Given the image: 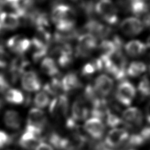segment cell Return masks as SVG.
I'll list each match as a JSON object with an SVG mask.
<instances>
[{"label":"cell","mask_w":150,"mask_h":150,"mask_svg":"<svg viewBox=\"0 0 150 150\" xmlns=\"http://www.w3.org/2000/svg\"><path fill=\"white\" fill-rule=\"evenodd\" d=\"M35 150H53V148L50 144L42 142L38 145Z\"/></svg>","instance_id":"35"},{"label":"cell","mask_w":150,"mask_h":150,"mask_svg":"<svg viewBox=\"0 0 150 150\" xmlns=\"http://www.w3.org/2000/svg\"><path fill=\"white\" fill-rule=\"evenodd\" d=\"M9 55L6 47L0 43V69H4L9 66Z\"/></svg>","instance_id":"31"},{"label":"cell","mask_w":150,"mask_h":150,"mask_svg":"<svg viewBox=\"0 0 150 150\" xmlns=\"http://www.w3.org/2000/svg\"><path fill=\"white\" fill-rule=\"evenodd\" d=\"M33 104L39 108H45L50 103L49 97L45 91H40L34 97Z\"/></svg>","instance_id":"29"},{"label":"cell","mask_w":150,"mask_h":150,"mask_svg":"<svg viewBox=\"0 0 150 150\" xmlns=\"http://www.w3.org/2000/svg\"><path fill=\"white\" fill-rule=\"evenodd\" d=\"M144 26L142 21L135 17L125 18L120 24L121 32L128 36H134L141 33Z\"/></svg>","instance_id":"10"},{"label":"cell","mask_w":150,"mask_h":150,"mask_svg":"<svg viewBox=\"0 0 150 150\" xmlns=\"http://www.w3.org/2000/svg\"><path fill=\"white\" fill-rule=\"evenodd\" d=\"M144 142L145 141L140 134L132 135L128 140V145L131 146H138Z\"/></svg>","instance_id":"32"},{"label":"cell","mask_w":150,"mask_h":150,"mask_svg":"<svg viewBox=\"0 0 150 150\" xmlns=\"http://www.w3.org/2000/svg\"><path fill=\"white\" fill-rule=\"evenodd\" d=\"M80 30V34L88 33L94 35L97 39H105L110 35L112 30L94 18L89 19Z\"/></svg>","instance_id":"5"},{"label":"cell","mask_w":150,"mask_h":150,"mask_svg":"<svg viewBox=\"0 0 150 150\" xmlns=\"http://www.w3.org/2000/svg\"><path fill=\"white\" fill-rule=\"evenodd\" d=\"M2 104H3V102H2V100L0 99V110L1 109V108H2Z\"/></svg>","instance_id":"39"},{"label":"cell","mask_w":150,"mask_h":150,"mask_svg":"<svg viewBox=\"0 0 150 150\" xmlns=\"http://www.w3.org/2000/svg\"><path fill=\"white\" fill-rule=\"evenodd\" d=\"M77 10L63 2L52 5L50 18L56 30L66 31L76 28Z\"/></svg>","instance_id":"1"},{"label":"cell","mask_w":150,"mask_h":150,"mask_svg":"<svg viewBox=\"0 0 150 150\" xmlns=\"http://www.w3.org/2000/svg\"><path fill=\"white\" fill-rule=\"evenodd\" d=\"M125 50L131 57H138L145 53L147 49L146 45L138 40H132L124 45Z\"/></svg>","instance_id":"20"},{"label":"cell","mask_w":150,"mask_h":150,"mask_svg":"<svg viewBox=\"0 0 150 150\" xmlns=\"http://www.w3.org/2000/svg\"><path fill=\"white\" fill-rule=\"evenodd\" d=\"M129 150H135V149H129Z\"/></svg>","instance_id":"43"},{"label":"cell","mask_w":150,"mask_h":150,"mask_svg":"<svg viewBox=\"0 0 150 150\" xmlns=\"http://www.w3.org/2000/svg\"><path fill=\"white\" fill-rule=\"evenodd\" d=\"M4 29H3V28L2 27V26H1V23H0V38H1V36L3 35V33H4Z\"/></svg>","instance_id":"38"},{"label":"cell","mask_w":150,"mask_h":150,"mask_svg":"<svg viewBox=\"0 0 150 150\" xmlns=\"http://www.w3.org/2000/svg\"><path fill=\"white\" fill-rule=\"evenodd\" d=\"M95 11L107 23L114 25L118 23V9L111 0H100L95 5Z\"/></svg>","instance_id":"4"},{"label":"cell","mask_w":150,"mask_h":150,"mask_svg":"<svg viewBox=\"0 0 150 150\" xmlns=\"http://www.w3.org/2000/svg\"><path fill=\"white\" fill-rule=\"evenodd\" d=\"M105 120L107 125L112 128L117 127L120 125L122 122H124L116 114L112 113L110 109L105 115Z\"/></svg>","instance_id":"30"},{"label":"cell","mask_w":150,"mask_h":150,"mask_svg":"<svg viewBox=\"0 0 150 150\" xmlns=\"http://www.w3.org/2000/svg\"><path fill=\"white\" fill-rule=\"evenodd\" d=\"M43 91L53 96L60 95L63 89L61 84V79L59 77H52V79L47 83L45 84L43 87Z\"/></svg>","instance_id":"24"},{"label":"cell","mask_w":150,"mask_h":150,"mask_svg":"<svg viewBox=\"0 0 150 150\" xmlns=\"http://www.w3.org/2000/svg\"><path fill=\"white\" fill-rule=\"evenodd\" d=\"M86 101L82 96L78 97L71 105V118L75 121H83L89 114V110L86 105Z\"/></svg>","instance_id":"15"},{"label":"cell","mask_w":150,"mask_h":150,"mask_svg":"<svg viewBox=\"0 0 150 150\" xmlns=\"http://www.w3.org/2000/svg\"><path fill=\"white\" fill-rule=\"evenodd\" d=\"M27 124L37 127L45 132L48 127L47 118L43 111L38 108H31L28 113Z\"/></svg>","instance_id":"11"},{"label":"cell","mask_w":150,"mask_h":150,"mask_svg":"<svg viewBox=\"0 0 150 150\" xmlns=\"http://www.w3.org/2000/svg\"><path fill=\"white\" fill-rule=\"evenodd\" d=\"M10 87V83L6 75L0 73V92H6Z\"/></svg>","instance_id":"33"},{"label":"cell","mask_w":150,"mask_h":150,"mask_svg":"<svg viewBox=\"0 0 150 150\" xmlns=\"http://www.w3.org/2000/svg\"><path fill=\"white\" fill-rule=\"evenodd\" d=\"M84 129L91 137L95 139H100L105 132V125L98 118L92 117L86 120L84 124Z\"/></svg>","instance_id":"13"},{"label":"cell","mask_w":150,"mask_h":150,"mask_svg":"<svg viewBox=\"0 0 150 150\" xmlns=\"http://www.w3.org/2000/svg\"><path fill=\"white\" fill-rule=\"evenodd\" d=\"M128 138V132L123 128H116L110 130L107 134L105 142V144L111 148L121 146Z\"/></svg>","instance_id":"12"},{"label":"cell","mask_w":150,"mask_h":150,"mask_svg":"<svg viewBox=\"0 0 150 150\" xmlns=\"http://www.w3.org/2000/svg\"><path fill=\"white\" fill-rule=\"evenodd\" d=\"M4 122L5 125L12 129H18L21 125V118L15 110H6L4 115Z\"/></svg>","instance_id":"22"},{"label":"cell","mask_w":150,"mask_h":150,"mask_svg":"<svg viewBox=\"0 0 150 150\" xmlns=\"http://www.w3.org/2000/svg\"><path fill=\"white\" fill-rule=\"evenodd\" d=\"M146 47L150 48V35L148 37V39L146 40Z\"/></svg>","instance_id":"37"},{"label":"cell","mask_w":150,"mask_h":150,"mask_svg":"<svg viewBox=\"0 0 150 150\" xmlns=\"http://www.w3.org/2000/svg\"><path fill=\"white\" fill-rule=\"evenodd\" d=\"M149 74H150V63H149Z\"/></svg>","instance_id":"40"},{"label":"cell","mask_w":150,"mask_h":150,"mask_svg":"<svg viewBox=\"0 0 150 150\" xmlns=\"http://www.w3.org/2000/svg\"><path fill=\"white\" fill-rule=\"evenodd\" d=\"M49 52L57 60V64L62 68L69 67L73 60V49L70 43H55Z\"/></svg>","instance_id":"2"},{"label":"cell","mask_w":150,"mask_h":150,"mask_svg":"<svg viewBox=\"0 0 150 150\" xmlns=\"http://www.w3.org/2000/svg\"><path fill=\"white\" fill-rule=\"evenodd\" d=\"M77 9L88 17L89 19L94 18L93 17L96 13L95 5L91 0H84L80 2L78 4Z\"/></svg>","instance_id":"27"},{"label":"cell","mask_w":150,"mask_h":150,"mask_svg":"<svg viewBox=\"0 0 150 150\" xmlns=\"http://www.w3.org/2000/svg\"><path fill=\"white\" fill-rule=\"evenodd\" d=\"M69 109V100L65 94H61L54 98L49 103V113L54 118L66 117Z\"/></svg>","instance_id":"8"},{"label":"cell","mask_w":150,"mask_h":150,"mask_svg":"<svg viewBox=\"0 0 150 150\" xmlns=\"http://www.w3.org/2000/svg\"><path fill=\"white\" fill-rule=\"evenodd\" d=\"M146 65L142 62H132L127 68V75L131 77H136L146 70Z\"/></svg>","instance_id":"26"},{"label":"cell","mask_w":150,"mask_h":150,"mask_svg":"<svg viewBox=\"0 0 150 150\" xmlns=\"http://www.w3.org/2000/svg\"><path fill=\"white\" fill-rule=\"evenodd\" d=\"M61 84L63 91L67 93L77 90L83 86L77 74L74 71L66 73L61 79Z\"/></svg>","instance_id":"16"},{"label":"cell","mask_w":150,"mask_h":150,"mask_svg":"<svg viewBox=\"0 0 150 150\" xmlns=\"http://www.w3.org/2000/svg\"><path fill=\"white\" fill-rule=\"evenodd\" d=\"M0 23L5 30H14L21 25L19 17L12 12H0Z\"/></svg>","instance_id":"18"},{"label":"cell","mask_w":150,"mask_h":150,"mask_svg":"<svg viewBox=\"0 0 150 150\" xmlns=\"http://www.w3.org/2000/svg\"><path fill=\"white\" fill-rule=\"evenodd\" d=\"M21 81L22 88L29 93L37 91L41 88V80L34 70L26 71L22 75Z\"/></svg>","instance_id":"9"},{"label":"cell","mask_w":150,"mask_h":150,"mask_svg":"<svg viewBox=\"0 0 150 150\" xmlns=\"http://www.w3.org/2000/svg\"><path fill=\"white\" fill-rule=\"evenodd\" d=\"M40 70L45 75L52 77H59L60 71L54 59L51 57H44L40 62Z\"/></svg>","instance_id":"19"},{"label":"cell","mask_w":150,"mask_h":150,"mask_svg":"<svg viewBox=\"0 0 150 150\" xmlns=\"http://www.w3.org/2000/svg\"><path fill=\"white\" fill-rule=\"evenodd\" d=\"M6 47L17 56H23L30 49V39L22 35H14L9 38L6 43Z\"/></svg>","instance_id":"7"},{"label":"cell","mask_w":150,"mask_h":150,"mask_svg":"<svg viewBox=\"0 0 150 150\" xmlns=\"http://www.w3.org/2000/svg\"><path fill=\"white\" fill-rule=\"evenodd\" d=\"M1 148H2V146L0 145V149H1Z\"/></svg>","instance_id":"42"},{"label":"cell","mask_w":150,"mask_h":150,"mask_svg":"<svg viewBox=\"0 0 150 150\" xmlns=\"http://www.w3.org/2000/svg\"><path fill=\"white\" fill-rule=\"evenodd\" d=\"M98 49L101 58H109L117 52L113 42L106 39L101 42L98 46Z\"/></svg>","instance_id":"25"},{"label":"cell","mask_w":150,"mask_h":150,"mask_svg":"<svg viewBox=\"0 0 150 150\" xmlns=\"http://www.w3.org/2000/svg\"><path fill=\"white\" fill-rule=\"evenodd\" d=\"M74 55L78 58H86L90 56L97 47V39L88 33H81L77 38Z\"/></svg>","instance_id":"3"},{"label":"cell","mask_w":150,"mask_h":150,"mask_svg":"<svg viewBox=\"0 0 150 150\" xmlns=\"http://www.w3.org/2000/svg\"><path fill=\"white\" fill-rule=\"evenodd\" d=\"M145 114H146V118L148 121V122L150 124V101L148 103V104L146 106L145 108Z\"/></svg>","instance_id":"36"},{"label":"cell","mask_w":150,"mask_h":150,"mask_svg":"<svg viewBox=\"0 0 150 150\" xmlns=\"http://www.w3.org/2000/svg\"><path fill=\"white\" fill-rule=\"evenodd\" d=\"M124 122L128 127L139 126L143 121V115L137 107H132L125 110L122 113Z\"/></svg>","instance_id":"17"},{"label":"cell","mask_w":150,"mask_h":150,"mask_svg":"<svg viewBox=\"0 0 150 150\" xmlns=\"http://www.w3.org/2000/svg\"><path fill=\"white\" fill-rule=\"evenodd\" d=\"M138 91L142 97H150V76H144L138 84Z\"/></svg>","instance_id":"28"},{"label":"cell","mask_w":150,"mask_h":150,"mask_svg":"<svg viewBox=\"0 0 150 150\" xmlns=\"http://www.w3.org/2000/svg\"><path fill=\"white\" fill-rule=\"evenodd\" d=\"M142 22L144 28H146L150 30V12H147L143 15Z\"/></svg>","instance_id":"34"},{"label":"cell","mask_w":150,"mask_h":150,"mask_svg":"<svg viewBox=\"0 0 150 150\" xmlns=\"http://www.w3.org/2000/svg\"><path fill=\"white\" fill-rule=\"evenodd\" d=\"M46 138L48 139L50 145L53 146L57 150H66L70 142V140L67 138L62 137L55 131L49 132Z\"/></svg>","instance_id":"21"},{"label":"cell","mask_w":150,"mask_h":150,"mask_svg":"<svg viewBox=\"0 0 150 150\" xmlns=\"http://www.w3.org/2000/svg\"><path fill=\"white\" fill-rule=\"evenodd\" d=\"M25 95L22 91L16 88H9L5 93V100L6 102L12 104H23Z\"/></svg>","instance_id":"23"},{"label":"cell","mask_w":150,"mask_h":150,"mask_svg":"<svg viewBox=\"0 0 150 150\" xmlns=\"http://www.w3.org/2000/svg\"><path fill=\"white\" fill-rule=\"evenodd\" d=\"M136 94V89L132 83L128 80L121 81L117 87L115 98L122 105H129L134 100Z\"/></svg>","instance_id":"6"},{"label":"cell","mask_w":150,"mask_h":150,"mask_svg":"<svg viewBox=\"0 0 150 150\" xmlns=\"http://www.w3.org/2000/svg\"><path fill=\"white\" fill-rule=\"evenodd\" d=\"M93 86L100 97H105L111 92L114 87V81L108 76L101 74L96 78Z\"/></svg>","instance_id":"14"},{"label":"cell","mask_w":150,"mask_h":150,"mask_svg":"<svg viewBox=\"0 0 150 150\" xmlns=\"http://www.w3.org/2000/svg\"><path fill=\"white\" fill-rule=\"evenodd\" d=\"M70 1H74V2H76V1H78L79 0H70Z\"/></svg>","instance_id":"41"}]
</instances>
